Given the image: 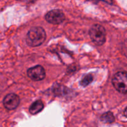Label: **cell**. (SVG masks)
<instances>
[{
	"label": "cell",
	"mask_w": 127,
	"mask_h": 127,
	"mask_svg": "<svg viewBox=\"0 0 127 127\" xmlns=\"http://www.w3.org/2000/svg\"><path fill=\"white\" fill-rule=\"evenodd\" d=\"M100 120L105 124H112L115 121V117L111 112H107L101 115Z\"/></svg>",
	"instance_id": "ba28073f"
},
{
	"label": "cell",
	"mask_w": 127,
	"mask_h": 127,
	"mask_svg": "<svg viewBox=\"0 0 127 127\" xmlns=\"http://www.w3.org/2000/svg\"><path fill=\"white\" fill-rule=\"evenodd\" d=\"M2 103L4 107L7 110H14L16 109L19 104V97L16 94H12V93L9 94L4 98Z\"/></svg>",
	"instance_id": "8992f818"
},
{
	"label": "cell",
	"mask_w": 127,
	"mask_h": 127,
	"mask_svg": "<svg viewBox=\"0 0 127 127\" xmlns=\"http://www.w3.org/2000/svg\"><path fill=\"white\" fill-rule=\"evenodd\" d=\"M45 19L52 24H60L65 19V16L63 11L60 9H53L47 12L45 15Z\"/></svg>",
	"instance_id": "277c9868"
},
{
	"label": "cell",
	"mask_w": 127,
	"mask_h": 127,
	"mask_svg": "<svg viewBox=\"0 0 127 127\" xmlns=\"http://www.w3.org/2000/svg\"><path fill=\"white\" fill-rule=\"evenodd\" d=\"M102 1L105 2H107V3L110 4H112V0H102Z\"/></svg>",
	"instance_id": "8fae6325"
},
{
	"label": "cell",
	"mask_w": 127,
	"mask_h": 127,
	"mask_svg": "<svg viewBox=\"0 0 127 127\" xmlns=\"http://www.w3.org/2000/svg\"><path fill=\"white\" fill-rule=\"evenodd\" d=\"M27 74L31 79L35 81L43 80L46 76L45 71L40 65H37L30 68L27 71Z\"/></svg>",
	"instance_id": "5b68a950"
},
{
	"label": "cell",
	"mask_w": 127,
	"mask_h": 127,
	"mask_svg": "<svg viewBox=\"0 0 127 127\" xmlns=\"http://www.w3.org/2000/svg\"><path fill=\"white\" fill-rule=\"evenodd\" d=\"M91 39L97 45H102L106 41V31L100 24H94L89 30Z\"/></svg>",
	"instance_id": "7a4b0ae2"
},
{
	"label": "cell",
	"mask_w": 127,
	"mask_h": 127,
	"mask_svg": "<svg viewBox=\"0 0 127 127\" xmlns=\"http://www.w3.org/2000/svg\"><path fill=\"white\" fill-rule=\"evenodd\" d=\"M87 1H90V2H93V3H94V4H97L100 0H87Z\"/></svg>",
	"instance_id": "30bf717a"
},
{
	"label": "cell",
	"mask_w": 127,
	"mask_h": 127,
	"mask_svg": "<svg viewBox=\"0 0 127 127\" xmlns=\"http://www.w3.org/2000/svg\"><path fill=\"white\" fill-rule=\"evenodd\" d=\"M112 83L117 91L122 94L127 93V74L125 71H120L114 74Z\"/></svg>",
	"instance_id": "3957f363"
},
{
	"label": "cell",
	"mask_w": 127,
	"mask_h": 127,
	"mask_svg": "<svg viewBox=\"0 0 127 127\" xmlns=\"http://www.w3.org/2000/svg\"><path fill=\"white\" fill-rule=\"evenodd\" d=\"M43 102L41 100H36L35 101L32 105H31L29 108V112L32 115H35L37 114L38 113L40 112L43 109Z\"/></svg>",
	"instance_id": "52a82bcc"
},
{
	"label": "cell",
	"mask_w": 127,
	"mask_h": 127,
	"mask_svg": "<svg viewBox=\"0 0 127 127\" xmlns=\"http://www.w3.org/2000/svg\"><path fill=\"white\" fill-rule=\"evenodd\" d=\"M93 76L92 74H87V75H85L80 81V84L82 86L86 87L87 86L89 85V84L93 82Z\"/></svg>",
	"instance_id": "9c48e42d"
},
{
	"label": "cell",
	"mask_w": 127,
	"mask_h": 127,
	"mask_svg": "<svg viewBox=\"0 0 127 127\" xmlns=\"http://www.w3.org/2000/svg\"><path fill=\"white\" fill-rule=\"evenodd\" d=\"M46 32L41 27H33L26 35V43L31 47H36L42 45L46 39Z\"/></svg>",
	"instance_id": "6da1fadb"
}]
</instances>
